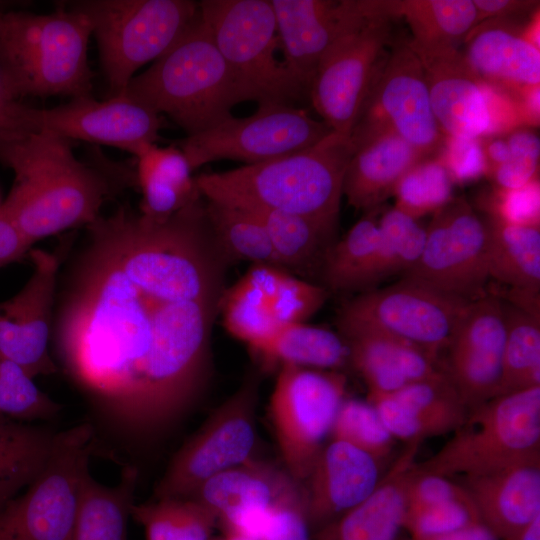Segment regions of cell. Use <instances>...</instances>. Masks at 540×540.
<instances>
[{"mask_svg": "<svg viewBox=\"0 0 540 540\" xmlns=\"http://www.w3.org/2000/svg\"><path fill=\"white\" fill-rule=\"evenodd\" d=\"M60 409L21 366L0 356V415L23 422L47 420Z\"/></svg>", "mask_w": 540, "mask_h": 540, "instance_id": "f6af8a7d", "label": "cell"}, {"mask_svg": "<svg viewBox=\"0 0 540 540\" xmlns=\"http://www.w3.org/2000/svg\"><path fill=\"white\" fill-rule=\"evenodd\" d=\"M22 103L13 94L0 68V162L29 133L24 129L20 109Z\"/></svg>", "mask_w": 540, "mask_h": 540, "instance_id": "db71d44e", "label": "cell"}, {"mask_svg": "<svg viewBox=\"0 0 540 540\" xmlns=\"http://www.w3.org/2000/svg\"><path fill=\"white\" fill-rule=\"evenodd\" d=\"M379 210L367 211L330 246L320 273L322 286L329 292L363 291L379 238Z\"/></svg>", "mask_w": 540, "mask_h": 540, "instance_id": "8d00e7d4", "label": "cell"}, {"mask_svg": "<svg viewBox=\"0 0 540 540\" xmlns=\"http://www.w3.org/2000/svg\"><path fill=\"white\" fill-rule=\"evenodd\" d=\"M506 540H540V516Z\"/></svg>", "mask_w": 540, "mask_h": 540, "instance_id": "91938a15", "label": "cell"}, {"mask_svg": "<svg viewBox=\"0 0 540 540\" xmlns=\"http://www.w3.org/2000/svg\"><path fill=\"white\" fill-rule=\"evenodd\" d=\"M505 138L510 149V158L488 173L496 187L517 189L538 179V134L528 128H515Z\"/></svg>", "mask_w": 540, "mask_h": 540, "instance_id": "7dc6e473", "label": "cell"}, {"mask_svg": "<svg viewBox=\"0 0 540 540\" xmlns=\"http://www.w3.org/2000/svg\"><path fill=\"white\" fill-rule=\"evenodd\" d=\"M455 501L473 502L459 481L442 475L419 473L413 467L406 486L407 509Z\"/></svg>", "mask_w": 540, "mask_h": 540, "instance_id": "f5cc1de1", "label": "cell"}, {"mask_svg": "<svg viewBox=\"0 0 540 540\" xmlns=\"http://www.w3.org/2000/svg\"><path fill=\"white\" fill-rule=\"evenodd\" d=\"M32 249L20 229L0 213V268L22 260Z\"/></svg>", "mask_w": 540, "mask_h": 540, "instance_id": "11a10c76", "label": "cell"}, {"mask_svg": "<svg viewBox=\"0 0 540 540\" xmlns=\"http://www.w3.org/2000/svg\"><path fill=\"white\" fill-rule=\"evenodd\" d=\"M283 64L309 95L331 46L371 14L368 0H270Z\"/></svg>", "mask_w": 540, "mask_h": 540, "instance_id": "ffe728a7", "label": "cell"}, {"mask_svg": "<svg viewBox=\"0 0 540 540\" xmlns=\"http://www.w3.org/2000/svg\"><path fill=\"white\" fill-rule=\"evenodd\" d=\"M91 34L88 18L73 7L44 15L3 13L0 68L15 97L90 96Z\"/></svg>", "mask_w": 540, "mask_h": 540, "instance_id": "5b68a950", "label": "cell"}, {"mask_svg": "<svg viewBox=\"0 0 540 540\" xmlns=\"http://www.w3.org/2000/svg\"><path fill=\"white\" fill-rule=\"evenodd\" d=\"M198 4L243 101L294 106L309 98L275 56L280 47L270 0H203Z\"/></svg>", "mask_w": 540, "mask_h": 540, "instance_id": "52a82bcc", "label": "cell"}, {"mask_svg": "<svg viewBox=\"0 0 540 540\" xmlns=\"http://www.w3.org/2000/svg\"><path fill=\"white\" fill-rule=\"evenodd\" d=\"M253 352L267 367L294 365L338 371L349 365V346L340 333L305 323L280 327Z\"/></svg>", "mask_w": 540, "mask_h": 540, "instance_id": "e575fe53", "label": "cell"}, {"mask_svg": "<svg viewBox=\"0 0 540 540\" xmlns=\"http://www.w3.org/2000/svg\"><path fill=\"white\" fill-rule=\"evenodd\" d=\"M210 540H255L253 538L236 534V533H226L222 532L219 536H212Z\"/></svg>", "mask_w": 540, "mask_h": 540, "instance_id": "94428289", "label": "cell"}, {"mask_svg": "<svg viewBox=\"0 0 540 540\" xmlns=\"http://www.w3.org/2000/svg\"><path fill=\"white\" fill-rule=\"evenodd\" d=\"M337 326L349 346V365L368 387L367 400L447 375L438 360L407 341L361 324L337 322Z\"/></svg>", "mask_w": 540, "mask_h": 540, "instance_id": "603a6c76", "label": "cell"}, {"mask_svg": "<svg viewBox=\"0 0 540 540\" xmlns=\"http://www.w3.org/2000/svg\"><path fill=\"white\" fill-rule=\"evenodd\" d=\"M131 518L143 527L145 540H210L217 526V514L194 498L134 503Z\"/></svg>", "mask_w": 540, "mask_h": 540, "instance_id": "74e56055", "label": "cell"}, {"mask_svg": "<svg viewBox=\"0 0 540 540\" xmlns=\"http://www.w3.org/2000/svg\"><path fill=\"white\" fill-rule=\"evenodd\" d=\"M33 273L13 297L0 302V356L31 377L57 372L49 351L61 253L31 249Z\"/></svg>", "mask_w": 540, "mask_h": 540, "instance_id": "d6986e66", "label": "cell"}, {"mask_svg": "<svg viewBox=\"0 0 540 540\" xmlns=\"http://www.w3.org/2000/svg\"><path fill=\"white\" fill-rule=\"evenodd\" d=\"M391 436L406 444L456 431L469 409L448 375L369 400Z\"/></svg>", "mask_w": 540, "mask_h": 540, "instance_id": "cb8c5ba5", "label": "cell"}, {"mask_svg": "<svg viewBox=\"0 0 540 540\" xmlns=\"http://www.w3.org/2000/svg\"><path fill=\"white\" fill-rule=\"evenodd\" d=\"M204 206L211 231L229 261H249L281 268L266 229L254 215L207 199Z\"/></svg>", "mask_w": 540, "mask_h": 540, "instance_id": "ab89813d", "label": "cell"}, {"mask_svg": "<svg viewBox=\"0 0 540 540\" xmlns=\"http://www.w3.org/2000/svg\"><path fill=\"white\" fill-rule=\"evenodd\" d=\"M329 293L320 284L286 272L272 301L274 319L280 327L304 323L324 305Z\"/></svg>", "mask_w": 540, "mask_h": 540, "instance_id": "c3c4849f", "label": "cell"}, {"mask_svg": "<svg viewBox=\"0 0 540 540\" xmlns=\"http://www.w3.org/2000/svg\"><path fill=\"white\" fill-rule=\"evenodd\" d=\"M137 184L143 198L140 213L163 221L201 198L193 169L179 147L144 146L136 155Z\"/></svg>", "mask_w": 540, "mask_h": 540, "instance_id": "4dcf8cb0", "label": "cell"}, {"mask_svg": "<svg viewBox=\"0 0 540 540\" xmlns=\"http://www.w3.org/2000/svg\"><path fill=\"white\" fill-rule=\"evenodd\" d=\"M487 165V174L510 158V149L505 137L488 136L481 138Z\"/></svg>", "mask_w": 540, "mask_h": 540, "instance_id": "6f0895ef", "label": "cell"}, {"mask_svg": "<svg viewBox=\"0 0 540 540\" xmlns=\"http://www.w3.org/2000/svg\"><path fill=\"white\" fill-rule=\"evenodd\" d=\"M14 171L12 188L0 206L33 245L100 216L104 203L137 184L136 173L101 160H78L70 140L51 132L29 133L7 154ZM138 185V184H137Z\"/></svg>", "mask_w": 540, "mask_h": 540, "instance_id": "7a4b0ae2", "label": "cell"}, {"mask_svg": "<svg viewBox=\"0 0 540 540\" xmlns=\"http://www.w3.org/2000/svg\"><path fill=\"white\" fill-rule=\"evenodd\" d=\"M453 183L465 184L487 174L481 139L444 136L437 156Z\"/></svg>", "mask_w": 540, "mask_h": 540, "instance_id": "816d5d0a", "label": "cell"}, {"mask_svg": "<svg viewBox=\"0 0 540 540\" xmlns=\"http://www.w3.org/2000/svg\"><path fill=\"white\" fill-rule=\"evenodd\" d=\"M378 227V243L363 291L409 270L419 259L425 243L426 228L394 206L379 210Z\"/></svg>", "mask_w": 540, "mask_h": 540, "instance_id": "f35d334b", "label": "cell"}, {"mask_svg": "<svg viewBox=\"0 0 540 540\" xmlns=\"http://www.w3.org/2000/svg\"><path fill=\"white\" fill-rule=\"evenodd\" d=\"M453 181L438 157H427L412 166L398 181L394 207L419 219L433 214L453 198Z\"/></svg>", "mask_w": 540, "mask_h": 540, "instance_id": "7bdbcfd3", "label": "cell"}, {"mask_svg": "<svg viewBox=\"0 0 540 540\" xmlns=\"http://www.w3.org/2000/svg\"><path fill=\"white\" fill-rule=\"evenodd\" d=\"M420 444H406L372 494L313 532L311 540H398L406 511V486Z\"/></svg>", "mask_w": 540, "mask_h": 540, "instance_id": "4316f807", "label": "cell"}, {"mask_svg": "<svg viewBox=\"0 0 540 540\" xmlns=\"http://www.w3.org/2000/svg\"><path fill=\"white\" fill-rule=\"evenodd\" d=\"M238 208L251 213L262 223L283 270L310 282L316 276L320 278L334 235L296 214L260 207Z\"/></svg>", "mask_w": 540, "mask_h": 540, "instance_id": "1f68e13d", "label": "cell"}, {"mask_svg": "<svg viewBox=\"0 0 540 540\" xmlns=\"http://www.w3.org/2000/svg\"><path fill=\"white\" fill-rule=\"evenodd\" d=\"M259 383L258 374L250 373L212 412L173 456L154 499L191 498L211 477L253 457Z\"/></svg>", "mask_w": 540, "mask_h": 540, "instance_id": "8fae6325", "label": "cell"}, {"mask_svg": "<svg viewBox=\"0 0 540 540\" xmlns=\"http://www.w3.org/2000/svg\"><path fill=\"white\" fill-rule=\"evenodd\" d=\"M470 301L402 278L347 301L337 322L369 326L407 341L439 361Z\"/></svg>", "mask_w": 540, "mask_h": 540, "instance_id": "5bb4252c", "label": "cell"}, {"mask_svg": "<svg viewBox=\"0 0 540 540\" xmlns=\"http://www.w3.org/2000/svg\"><path fill=\"white\" fill-rule=\"evenodd\" d=\"M481 523L473 502H448L405 511L403 528L412 540H431Z\"/></svg>", "mask_w": 540, "mask_h": 540, "instance_id": "bcb514c9", "label": "cell"}, {"mask_svg": "<svg viewBox=\"0 0 540 540\" xmlns=\"http://www.w3.org/2000/svg\"><path fill=\"white\" fill-rule=\"evenodd\" d=\"M331 132L305 109L263 104L248 117L231 115L208 130L187 136L179 148L193 170L221 159L252 165L307 149Z\"/></svg>", "mask_w": 540, "mask_h": 540, "instance_id": "7c38bea8", "label": "cell"}, {"mask_svg": "<svg viewBox=\"0 0 540 540\" xmlns=\"http://www.w3.org/2000/svg\"><path fill=\"white\" fill-rule=\"evenodd\" d=\"M493 18L474 27L461 52L470 68L484 81L513 96L539 86L540 50L523 34L524 27L511 20Z\"/></svg>", "mask_w": 540, "mask_h": 540, "instance_id": "d4e9b609", "label": "cell"}, {"mask_svg": "<svg viewBox=\"0 0 540 540\" xmlns=\"http://www.w3.org/2000/svg\"><path fill=\"white\" fill-rule=\"evenodd\" d=\"M478 14V24L493 18L515 17L533 11L538 1L472 0ZM477 24V25H478Z\"/></svg>", "mask_w": 540, "mask_h": 540, "instance_id": "9f6ffc18", "label": "cell"}, {"mask_svg": "<svg viewBox=\"0 0 540 540\" xmlns=\"http://www.w3.org/2000/svg\"><path fill=\"white\" fill-rule=\"evenodd\" d=\"M380 479V464L375 458L346 442L331 439L302 483L311 532L363 502Z\"/></svg>", "mask_w": 540, "mask_h": 540, "instance_id": "7402d4cb", "label": "cell"}, {"mask_svg": "<svg viewBox=\"0 0 540 540\" xmlns=\"http://www.w3.org/2000/svg\"><path fill=\"white\" fill-rule=\"evenodd\" d=\"M369 7L374 16L404 18L416 53L458 49L478 24L472 0H369Z\"/></svg>", "mask_w": 540, "mask_h": 540, "instance_id": "f546056e", "label": "cell"}, {"mask_svg": "<svg viewBox=\"0 0 540 540\" xmlns=\"http://www.w3.org/2000/svg\"><path fill=\"white\" fill-rule=\"evenodd\" d=\"M485 222L489 277L511 291L539 294L540 226L515 225L493 217Z\"/></svg>", "mask_w": 540, "mask_h": 540, "instance_id": "836d02e7", "label": "cell"}, {"mask_svg": "<svg viewBox=\"0 0 540 540\" xmlns=\"http://www.w3.org/2000/svg\"><path fill=\"white\" fill-rule=\"evenodd\" d=\"M486 222L463 197L433 213L417 262L403 278L468 301L484 296L489 272Z\"/></svg>", "mask_w": 540, "mask_h": 540, "instance_id": "2e32d148", "label": "cell"}, {"mask_svg": "<svg viewBox=\"0 0 540 540\" xmlns=\"http://www.w3.org/2000/svg\"><path fill=\"white\" fill-rule=\"evenodd\" d=\"M137 480L134 466H125L114 486L103 485L88 473L70 540H129L128 521Z\"/></svg>", "mask_w": 540, "mask_h": 540, "instance_id": "d6a6232c", "label": "cell"}, {"mask_svg": "<svg viewBox=\"0 0 540 540\" xmlns=\"http://www.w3.org/2000/svg\"><path fill=\"white\" fill-rule=\"evenodd\" d=\"M330 436L368 453L379 464L390 456L395 443L374 406L358 399L342 402Z\"/></svg>", "mask_w": 540, "mask_h": 540, "instance_id": "ee69618b", "label": "cell"}, {"mask_svg": "<svg viewBox=\"0 0 540 540\" xmlns=\"http://www.w3.org/2000/svg\"><path fill=\"white\" fill-rule=\"evenodd\" d=\"M95 448L89 423L56 432L40 472L0 512V540H70Z\"/></svg>", "mask_w": 540, "mask_h": 540, "instance_id": "9c48e42d", "label": "cell"}, {"mask_svg": "<svg viewBox=\"0 0 540 540\" xmlns=\"http://www.w3.org/2000/svg\"><path fill=\"white\" fill-rule=\"evenodd\" d=\"M86 228L59 298L58 357L118 428L158 435L205 388L230 261L201 199L163 221L122 205Z\"/></svg>", "mask_w": 540, "mask_h": 540, "instance_id": "6da1fadb", "label": "cell"}, {"mask_svg": "<svg viewBox=\"0 0 540 540\" xmlns=\"http://www.w3.org/2000/svg\"><path fill=\"white\" fill-rule=\"evenodd\" d=\"M272 300L246 272L232 287L224 290L218 312L227 332L253 351L280 328L272 314Z\"/></svg>", "mask_w": 540, "mask_h": 540, "instance_id": "b9f144b4", "label": "cell"}, {"mask_svg": "<svg viewBox=\"0 0 540 540\" xmlns=\"http://www.w3.org/2000/svg\"><path fill=\"white\" fill-rule=\"evenodd\" d=\"M406 540H412V539L410 538V539H406Z\"/></svg>", "mask_w": 540, "mask_h": 540, "instance_id": "be15d7a7", "label": "cell"}, {"mask_svg": "<svg viewBox=\"0 0 540 540\" xmlns=\"http://www.w3.org/2000/svg\"><path fill=\"white\" fill-rule=\"evenodd\" d=\"M415 54L421 61L430 103L444 136L481 139L501 136L519 123L513 97L481 79L458 49Z\"/></svg>", "mask_w": 540, "mask_h": 540, "instance_id": "4fadbf2b", "label": "cell"}, {"mask_svg": "<svg viewBox=\"0 0 540 540\" xmlns=\"http://www.w3.org/2000/svg\"><path fill=\"white\" fill-rule=\"evenodd\" d=\"M491 217L506 223L539 226L540 224V183L535 179L517 189L495 187L489 197Z\"/></svg>", "mask_w": 540, "mask_h": 540, "instance_id": "681fc988", "label": "cell"}, {"mask_svg": "<svg viewBox=\"0 0 540 540\" xmlns=\"http://www.w3.org/2000/svg\"><path fill=\"white\" fill-rule=\"evenodd\" d=\"M304 503L298 484L273 506L259 540H311Z\"/></svg>", "mask_w": 540, "mask_h": 540, "instance_id": "f907efd6", "label": "cell"}, {"mask_svg": "<svg viewBox=\"0 0 540 540\" xmlns=\"http://www.w3.org/2000/svg\"><path fill=\"white\" fill-rule=\"evenodd\" d=\"M387 127L425 157L437 154L444 135L434 117L420 59L407 40L393 44L350 133L353 144Z\"/></svg>", "mask_w": 540, "mask_h": 540, "instance_id": "e0dca14e", "label": "cell"}, {"mask_svg": "<svg viewBox=\"0 0 540 540\" xmlns=\"http://www.w3.org/2000/svg\"><path fill=\"white\" fill-rule=\"evenodd\" d=\"M2 15H3V12L0 11V21H1Z\"/></svg>", "mask_w": 540, "mask_h": 540, "instance_id": "6125c7cd", "label": "cell"}, {"mask_svg": "<svg viewBox=\"0 0 540 540\" xmlns=\"http://www.w3.org/2000/svg\"><path fill=\"white\" fill-rule=\"evenodd\" d=\"M392 19L370 15L336 41L321 59L309 91L333 131L350 135L392 43Z\"/></svg>", "mask_w": 540, "mask_h": 540, "instance_id": "9a60e30c", "label": "cell"}, {"mask_svg": "<svg viewBox=\"0 0 540 540\" xmlns=\"http://www.w3.org/2000/svg\"><path fill=\"white\" fill-rule=\"evenodd\" d=\"M347 380L333 370L294 365L279 368L269 417L286 472L305 481L346 399Z\"/></svg>", "mask_w": 540, "mask_h": 540, "instance_id": "30bf717a", "label": "cell"}, {"mask_svg": "<svg viewBox=\"0 0 540 540\" xmlns=\"http://www.w3.org/2000/svg\"><path fill=\"white\" fill-rule=\"evenodd\" d=\"M123 92L155 113L167 114L187 136L214 127L243 102L199 10L179 39Z\"/></svg>", "mask_w": 540, "mask_h": 540, "instance_id": "277c9868", "label": "cell"}, {"mask_svg": "<svg viewBox=\"0 0 540 540\" xmlns=\"http://www.w3.org/2000/svg\"><path fill=\"white\" fill-rule=\"evenodd\" d=\"M20 116L28 133L46 131L68 140H83L120 148L136 155L156 144L162 128L160 115L124 92L97 101L90 96L72 98L54 108L22 104Z\"/></svg>", "mask_w": 540, "mask_h": 540, "instance_id": "ac0fdd59", "label": "cell"}, {"mask_svg": "<svg viewBox=\"0 0 540 540\" xmlns=\"http://www.w3.org/2000/svg\"><path fill=\"white\" fill-rule=\"evenodd\" d=\"M350 135L331 132L313 146L265 162L195 177L207 200L306 217L335 235L343 179L354 154Z\"/></svg>", "mask_w": 540, "mask_h": 540, "instance_id": "3957f363", "label": "cell"}, {"mask_svg": "<svg viewBox=\"0 0 540 540\" xmlns=\"http://www.w3.org/2000/svg\"><path fill=\"white\" fill-rule=\"evenodd\" d=\"M481 523L506 540L540 516V462L521 463L458 480Z\"/></svg>", "mask_w": 540, "mask_h": 540, "instance_id": "484cf974", "label": "cell"}, {"mask_svg": "<svg viewBox=\"0 0 540 540\" xmlns=\"http://www.w3.org/2000/svg\"><path fill=\"white\" fill-rule=\"evenodd\" d=\"M505 336L498 297L485 294L467 304L448 344L444 370L468 409L498 395Z\"/></svg>", "mask_w": 540, "mask_h": 540, "instance_id": "44dd1931", "label": "cell"}, {"mask_svg": "<svg viewBox=\"0 0 540 540\" xmlns=\"http://www.w3.org/2000/svg\"><path fill=\"white\" fill-rule=\"evenodd\" d=\"M529 462H540V386L497 395L469 409L452 437L414 469L454 479Z\"/></svg>", "mask_w": 540, "mask_h": 540, "instance_id": "8992f818", "label": "cell"}, {"mask_svg": "<svg viewBox=\"0 0 540 540\" xmlns=\"http://www.w3.org/2000/svg\"><path fill=\"white\" fill-rule=\"evenodd\" d=\"M343 179V195L350 206L365 212L393 195L401 177L427 158L393 130L382 127L354 146Z\"/></svg>", "mask_w": 540, "mask_h": 540, "instance_id": "83f0119b", "label": "cell"}, {"mask_svg": "<svg viewBox=\"0 0 540 540\" xmlns=\"http://www.w3.org/2000/svg\"><path fill=\"white\" fill-rule=\"evenodd\" d=\"M298 484L285 469L251 457L208 479L191 498L213 510L218 521L245 511L270 509Z\"/></svg>", "mask_w": 540, "mask_h": 540, "instance_id": "f1b7e54d", "label": "cell"}, {"mask_svg": "<svg viewBox=\"0 0 540 540\" xmlns=\"http://www.w3.org/2000/svg\"><path fill=\"white\" fill-rule=\"evenodd\" d=\"M431 540H499L482 523L470 525L456 532L437 537Z\"/></svg>", "mask_w": 540, "mask_h": 540, "instance_id": "680465c9", "label": "cell"}, {"mask_svg": "<svg viewBox=\"0 0 540 540\" xmlns=\"http://www.w3.org/2000/svg\"><path fill=\"white\" fill-rule=\"evenodd\" d=\"M56 432L0 415V512L44 466Z\"/></svg>", "mask_w": 540, "mask_h": 540, "instance_id": "d590c367", "label": "cell"}, {"mask_svg": "<svg viewBox=\"0 0 540 540\" xmlns=\"http://www.w3.org/2000/svg\"><path fill=\"white\" fill-rule=\"evenodd\" d=\"M72 7L90 22L110 97L123 92L140 67L162 56L199 10L191 0H88Z\"/></svg>", "mask_w": 540, "mask_h": 540, "instance_id": "ba28073f", "label": "cell"}, {"mask_svg": "<svg viewBox=\"0 0 540 540\" xmlns=\"http://www.w3.org/2000/svg\"><path fill=\"white\" fill-rule=\"evenodd\" d=\"M502 304L506 336L498 395L540 386L539 317Z\"/></svg>", "mask_w": 540, "mask_h": 540, "instance_id": "60d3db41", "label": "cell"}]
</instances>
